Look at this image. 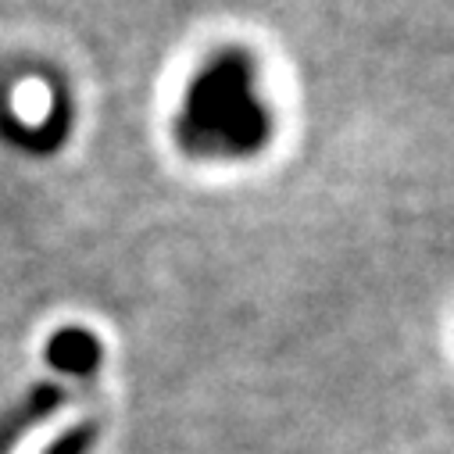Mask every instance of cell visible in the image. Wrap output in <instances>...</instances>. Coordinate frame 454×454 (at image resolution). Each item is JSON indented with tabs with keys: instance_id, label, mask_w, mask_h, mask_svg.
Returning a JSON list of instances; mask_svg holds the SVG:
<instances>
[{
	"instance_id": "1",
	"label": "cell",
	"mask_w": 454,
	"mask_h": 454,
	"mask_svg": "<svg viewBox=\"0 0 454 454\" xmlns=\"http://www.w3.org/2000/svg\"><path fill=\"white\" fill-rule=\"evenodd\" d=\"M276 119L262 97L254 58L240 47L211 54L186 82L176 111V140L207 161H244L272 144Z\"/></svg>"
},
{
	"instance_id": "2",
	"label": "cell",
	"mask_w": 454,
	"mask_h": 454,
	"mask_svg": "<svg viewBox=\"0 0 454 454\" xmlns=\"http://www.w3.org/2000/svg\"><path fill=\"white\" fill-rule=\"evenodd\" d=\"M61 401H65V390L54 383H43L33 394H26L19 404H12L4 415H0V454H8L36 422L51 419L61 408Z\"/></svg>"
},
{
	"instance_id": "3",
	"label": "cell",
	"mask_w": 454,
	"mask_h": 454,
	"mask_svg": "<svg viewBox=\"0 0 454 454\" xmlns=\"http://www.w3.org/2000/svg\"><path fill=\"white\" fill-rule=\"evenodd\" d=\"M47 362L58 369V372H68V376H90L100 362V348L97 340L82 329H65L58 333L51 344H47Z\"/></svg>"
},
{
	"instance_id": "4",
	"label": "cell",
	"mask_w": 454,
	"mask_h": 454,
	"mask_svg": "<svg viewBox=\"0 0 454 454\" xmlns=\"http://www.w3.org/2000/svg\"><path fill=\"white\" fill-rule=\"evenodd\" d=\"M90 440H93V429L86 426V429H72V433H65L47 454H82L86 447H90Z\"/></svg>"
}]
</instances>
